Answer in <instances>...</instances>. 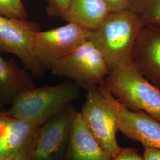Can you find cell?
<instances>
[{"mask_svg": "<svg viewBox=\"0 0 160 160\" xmlns=\"http://www.w3.org/2000/svg\"><path fill=\"white\" fill-rule=\"evenodd\" d=\"M0 15L27 20L28 13L22 0H0Z\"/></svg>", "mask_w": 160, "mask_h": 160, "instance_id": "16", "label": "cell"}, {"mask_svg": "<svg viewBox=\"0 0 160 160\" xmlns=\"http://www.w3.org/2000/svg\"><path fill=\"white\" fill-rule=\"evenodd\" d=\"M110 12L104 0H72L62 19L88 30H93Z\"/></svg>", "mask_w": 160, "mask_h": 160, "instance_id": "14", "label": "cell"}, {"mask_svg": "<svg viewBox=\"0 0 160 160\" xmlns=\"http://www.w3.org/2000/svg\"><path fill=\"white\" fill-rule=\"evenodd\" d=\"M103 84L87 91L80 112L87 129L100 147L113 158L122 150L118 142V114L104 90Z\"/></svg>", "mask_w": 160, "mask_h": 160, "instance_id": "4", "label": "cell"}, {"mask_svg": "<svg viewBox=\"0 0 160 160\" xmlns=\"http://www.w3.org/2000/svg\"><path fill=\"white\" fill-rule=\"evenodd\" d=\"M111 158L88 131L80 112H78L71 128L65 160H110Z\"/></svg>", "mask_w": 160, "mask_h": 160, "instance_id": "12", "label": "cell"}, {"mask_svg": "<svg viewBox=\"0 0 160 160\" xmlns=\"http://www.w3.org/2000/svg\"><path fill=\"white\" fill-rule=\"evenodd\" d=\"M46 10L51 17H62L65 14L72 0H45Z\"/></svg>", "mask_w": 160, "mask_h": 160, "instance_id": "17", "label": "cell"}, {"mask_svg": "<svg viewBox=\"0 0 160 160\" xmlns=\"http://www.w3.org/2000/svg\"><path fill=\"white\" fill-rule=\"evenodd\" d=\"M110 160H143L142 155L139 153L138 149L132 148H122L120 152Z\"/></svg>", "mask_w": 160, "mask_h": 160, "instance_id": "18", "label": "cell"}, {"mask_svg": "<svg viewBox=\"0 0 160 160\" xmlns=\"http://www.w3.org/2000/svg\"><path fill=\"white\" fill-rule=\"evenodd\" d=\"M40 30L38 23L0 15V51L16 55L24 68L36 78L45 73L33 51L34 36Z\"/></svg>", "mask_w": 160, "mask_h": 160, "instance_id": "6", "label": "cell"}, {"mask_svg": "<svg viewBox=\"0 0 160 160\" xmlns=\"http://www.w3.org/2000/svg\"><path fill=\"white\" fill-rule=\"evenodd\" d=\"M88 30L74 23L46 31L34 36L33 51L43 68L50 70L53 63L64 57L87 39Z\"/></svg>", "mask_w": 160, "mask_h": 160, "instance_id": "7", "label": "cell"}, {"mask_svg": "<svg viewBox=\"0 0 160 160\" xmlns=\"http://www.w3.org/2000/svg\"><path fill=\"white\" fill-rule=\"evenodd\" d=\"M105 84L125 108L143 112L160 122V88L147 80L132 62L110 72Z\"/></svg>", "mask_w": 160, "mask_h": 160, "instance_id": "3", "label": "cell"}, {"mask_svg": "<svg viewBox=\"0 0 160 160\" xmlns=\"http://www.w3.org/2000/svg\"><path fill=\"white\" fill-rule=\"evenodd\" d=\"M142 22L131 10L111 12L93 30H88V40L101 52L110 72L131 63Z\"/></svg>", "mask_w": 160, "mask_h": 160, "instance_id": "1", "label": "cell"}, {"mask_svg": "<svg viewBox=\"0 0 160 160\" xmlns=\"http://www.w3.org/2000/svg\"><path fill=\"white\" fill-rule=\"evenodd\" d=\"M131 62L147 80L160 88V28L143 26L134 47Z\"/></svg>", "mask_w": 160, "mask_h": 160, "instance_id": "11", "label": "cell"}, {"mask_svg": "<svg viewBox=\"0 0 160 160\" xmlns=\"http://www.w3.org/2000/svg\"></svg>", "mask_w": 160, "mask_h": 160, "instance_id": "22", "label": "cell"}, {"mask_svg": "<svg viewBox=\"0 0 160 160\" xmlns=\"http://www.w3.org/2000/svg\"><path fill=\"white\" fill-rule=\"evenodd\" d=\"M77 113L72 104L42 125L36 148L28 160H65Z\"/></svg>", "mask_w": 160, "mask_h": 160, "instance_id": "8", "label": "cell"}, {"mask_svg": "<svg viewBox=\"0 0 160 160\" xmlns=\"http://www.w3.org/2000/svg\"><path fill=\"white\" fill-rule=\"evenodd\" d=\"M110 12L130 10L129 0H104Z\"/></svg>", "mask_w": 160, "mask_h": 160, "instance_id": "19", "label": "cell"}, {"mask_svg": "<svg viewBox=\"0 0 160 160\" xmlns=\"http://www.w3.org/2000/svg\"><path fill=\"white\" fill-rule=\"evenodd\" d=\"M10 118L7 112L0 110V136L4 131L7 123Z\"/></svg>", "mask_w": 160, "mask_h": 160, "instance_id": "21", "label": "cell"}, {"mask_svg": "<svg viewBox=\"0 0 160 160\" xmlns=\"http://www.w3.org/2000/svg\"><path fill=\"white\" fill-rule=\"evenodd\" d=\"M80 93V87L69 80L56 86L34 87L18 94L7 112L13 117L42 125L72 104Z\"/></svg>", "mask_w": 160, "mask_h": 160, "instance_id": "2", "label": "cell"}, {"mask_svg": "<svg viewBox=\"0 0 160 160\" xmlns=\"http://www.w3.org/2000/svg\"><path fill=\"white\" fill-rule=\"evenodd\" d=\"M42 126L10 115L0 136V160H29L36 148Z\"/></svg>", "mask_w": 160, "mask_h": 160, "instance_id": "10", "label": "cell"}, {"mask_svg": "<svg viewBox=\"0 0 160 160\" xmlns=\"http://www.w3.org/2000/svg\"><path fill=\"white\" fill-rule=\"evenodd\" d=\"M50 70L52 74L65 77L87 90L104 83L110 72L101 52L88 39L53 63Z\"/></svg>", "mask_w": 160, "mask_h": 160, "instance_id": "5", "label": "cell"}, {"mask_svg": "<svg viewBox=\"0 0 160 160\" xmlns=\"http://www.w3.org/2000/svg\"><path fill=\"white\" fill-rule=\"evenodd\" d=\"M143 148V160H160V149L150 147Z\"/></svg>", "mask_w": 160, "mask_h": 160, "instance_id": "20", "label": "cell"}, {"mask_svg": "<svg viewBox=\"0 0 160 160\" xmlns=\"http://www.w3.org/2000/svg\"><path fill=\"white\" fill-rule=\"evenodd\" d=\"M35 87L32 75L13 60L7 61L0 55V100L12 104L20 92Z\"/></svg>", "mask_w": 160, "mask_h": 160, "instance_id": "13", "label": "cell"}, {"mask_svg": "<svg viewBox=\"0 0 160 160\" xmlns=\"http://www.w3.org/2000/svg\"><path fill=\"white\" fill-rule=\"evenodd\" d=\"M103 86L118 114L119 131L132 142L141 143L143 147L160 149V122L142 111L132 112L126 109L112 95L105 82Z\"/></svg>", "mask_w": 160, "mask_h": 160, "instance_id": "9", "label": "cell"}, {"mask_svg": "<svg viewBox=\"0 0 160 160\" xmlns=\"http://www.w3.org/2000/svg\"><path fill=\"white\" fill-rule=\"evenodd\" d=\"M130 10L144 26L160 28V0H129Z\"/></svg>", "mask_w": 160, "mask_h": 160, "instance_id": "15", "label": "cell"}]
</instances>
